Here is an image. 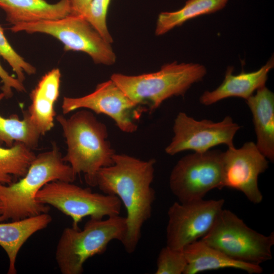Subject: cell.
<instances>
[{"mask_svg":"<svg viewBox=\"0 0 274 274\" xmlns=\"http://www.w3.org/2000/svg\"><path fill=\"white\" fill-rule=\"evenodd\" d=\"M2 211H3V205H2V202L0 200V215L2 214Z\"/></svg>","mask_w":274,"mask_h":274,"instance_id":"cell-28","label":"cell"},{"mask_svg":"<svg viewBox=\"0 0 274 274\" xmlns=\"http://www.w3.org/2000/svg\"><path fill=\"white\" fill-rule=\"evenodd\" d=\"M143 108L131 99L112 80L98 84L94 91L79 97H64L63 114L79 109H87L112 118L123 132L133 133L138 129L136 120Z\"/></svg>","mask_w":274,"mask_h":274,"instance_id":"cell-12","label":"cell"},{"mask_svg":"<svg viewBox=\"0 0 274 274\" xmlns=\"http://www.w3.org/2000/svg\"><path fill=\"white\" fill-rule=\"evenodd\" d=\"M206 73L202 65L174 62L164 64L156 72L136 76L115 73L111 79L133 101L140 106L147 105L152 113L167 98L184 96Z\"/></svg>","mask_w":274,"mask_h":274,"instance_id":"cell-4","label":"cell"},{"mask_svg":"<svg viewBox=\"0 0 274 274\" xmlns=\"http://www.w3.org/2000/svg\"><path fill=\"white\" fill-rule=\"evenodd\" d=\"M223 152L209 150L182 157L169 179L172 193L180 202L203 199L210 191L222 187Z\"/></svg>","mask_w":274,"mask_h":274,"instance_id":"cell-9","label":"cell"},{"mask_svg":"<svg viewBox=\"0 0 274 274\" xmlns=\"http://www.w3.org/2000/svg\"><path fill=\"white\" fill-rule=\"evenodd\" d=\"M76 176L71 166L63 160L56 145L51 150L36 155L26 174L19 181L7 185L0 184V200L3 205L0 222L48 213L50 209L49 206L36 199L39 191L53 181L73 183Z\"/></svg>","mask_w":274,"mask_h":274,"instance_id":"cell-2","label":"cell"},{"mask_svg":"<svg viewBox=\"0 0 274 274\" xmlns=\"http://www.w3.org/2000/svg\"><path fill=\"white\" fill-rule=\"evenodd\" d=\"M11 31L50 35L64 46L65 51H80L89 55L95 63L110 65L116 61L111 44L107 42L81 15L70 14L51 20L20 23L12 25Z\"/></svg>","mask_w":274,"mask_h":274,"instance_id":"cell-7","label":"cell"},{"mask_svg":"<svg viewBox=\"0 0 274 274\" xmlns=\"http://www.w3.org/2000/svg\"><path fill=\"white\" fill-rule=\"evenodd\" d=\"M113 163L97 173L95 186L105 194L115 195L126 210L127 230L122 244L133 253L141 237L144 223L151 217L155 192L151 187L156 160H142L125 154L115 153Z\"/></svg>","mask_w":274,"mask_h":274,"instance_id":"cell-1","label":"cell"},{"mask_svg":"<svg viewBox=\"0 0 274 274\" xmlns=\"http://www.w3.org/2000/svg\"><path fill=\"white\" fill-rule=\"evenodd\" d=\"M5 98L4 93H0V101ZM20 120L18 115L13 114L8 118L0 115V146L5 143L12 146L15 142H20L31 149L38 145L41 134L30 122L27 116Z\"/></svg>","mask_w":274,"mask_h":274,"instance_id":"cell-22","label":"cell"},{"mask_svg":"<svg viewBox=\"0 0 274 274\" xmlns=\"http://www.w3.org/2000/svg\"><path fill=\"white\" fill-rule=\"evenodd\" d=\"M268 167L267 159L253 142L242 147L228 148L223 152L222 187L243 193L254 204L260 203L262 194L258 185V178Z\"/></svg>","mask_w":274,"mask_h":274,"instance_id":"cell-13","label":"cell"},{"mask_svg":"<svg viewBox=\"0 0 274 274\" xmlns=\"http://www.w3.org/2000/svg\"><path fill=\"white\" fill-rule=\"evenodd\" d=\"M273 66L272 56L259 70L253 72L242 71L239 74L234 75L233 67L229 66L222 84L213 91L204 92L200 97L199 101L203 105L209 106L231 97H241L246 100L255 91L265 86L268 74Z\"/></svg>","mask_w":274,"mask_h":274,"instance_id":"cell-15","label":"cell"},{"mask_svg":"<svg viewBox=\"0 0 274 274\" xmlns=\"http://www.w3.org/2000/svg\"><path fill=\"white\" fill-rule=\"evenodd\" d=\"M72 14L84 16L92 0H69Z\"/></svg>","mask_w":274,"mask_h":274,"instance_id":"cell-27","label":"cell"},{"mask_svg":"<svg viewBox=\"0 0 274 274\" xmlns=\"http://www.w3.org/2000/svg\"><path fill=\"white\" fill-rule=\"evenodd\" d=\"M111 0H92L84 17L108 43L113 42L106 23L107 11Z\"/></svg>","mask_w":274,"mask_h":274,"instance_id":"cell-25","label":"cell"},{"mask_svg":"<svg viewBox=\"0 0 274 274\" xmlns=\"http://www.w3.org/2000/svg\"><path fill=\"white\" fill-rule=\"evenodd\" d=\"M36 199L71 218L74 228H79L78 224L86 217L103 219L120 215L122 204L115 195L93 192L89 188L59 180L46 184Z\"/></svg>","mask_w":274,"mask_h":274,"instance_id":"cell-8","label":"cell"},{"mask_svg":"<svg viewBox=\"0 0 274 274\" xmlns=\"http://www.w3.org/2000/svg\"><path fill=\"white\" fill-rule=\"evenodd\" d=\"M187 264L183 250H176L166 246L161 249L158 254L155 273H183Z\"/></svg>","mask_w":274,"mask_h":274,"instance_id":"cell-24","label":"cell"},{"mask_svg":"<svg viewBox=\"0 0 274 274\" xmlns=\"http://www.w3.org/2000/svg\"><path fill=\"white\" fill-rule=\"evenodd\" d=\"M183 251L187 263L183 274H196L226 268L238 269L250 274L263 271L260 265L233 260L200 239L186 246Z\"/></svg>","mask_w":274,"mask_h":274,"instance_id":"cell-18","label":"cell"},{"mask_svg":"<svg viewBox=\"0 0 274 274\" xmlns=\"http://www.w3.org/2000/svg\"><path fill=\"white\" fill-rule=\"evenodd\" d=\"M240 127L229 116L214 122L208 119L196 120L180 112L174 121V135L165 151L174 155L187 150L203 152L221 144L233 147L234 136Z\"/></svg>","mask_w":274,"mask_h":274,"instance_id":"cell-11","label":"cell"},{"mask_svg":"<svg viewBox=\"0 0 274 274\" xmlns=\"http://www.w3.org/2000/svg\"><path fill=\"white\" fill-rule=\"evenodd\" d=\"M246 102L251 112L257 138L256 144L261 153L274 161V94L265 86L256 90Z\"/></svg>","mask_w":274,"mask_h":274,"instance_id":"cell-16","label":"cell"},{"mask_svg":"<svg viewBox=\"0 0 274 274\" xmlns=\"http://www.w3.org/2000/svg\"><path fill=\"white\" fill-rule=\"evenodd\" d=\"M0 8L12 25L58 19L72 13L69 0H60L55 4L45 0H0Z\"/></svg>","mask_w":274,"mask_h":274,"instance_id":"cell-17","label":"cell"},{"mask_svg":"<svg viewBox=\"0 0 274 274\" xmlns=\"http://www.w3.org/2000/svg\"><path fill=\"white\" fill-rule=\"evenodd\" d=\"M227 2L228 0H188L184 6L178 11L159 14L155 35H162L189 19L220 10Z\"/></svg>","mask_w":274,"mask_h":274,"instance_id":"cell-20","label":"cell"},{"mask_svg":"<svg viewBox=\"0 0 274 274\" xmlns=\"http://www.w3.org/2000/svg\"><path fill=\"white\" fill-rule=\"evenodd\" d=\"M56 119L67 145L63 160L69 163L76 175L83 173L87 184L95 186L97 172L113 163L116 153L107 139L106 125L86 109L68 118L59 115Z\"/></svg>","mask_w":274,"mask_h":274,"instance_id":"cell-3","label":"cell"},{"mask_svg":"<svg viewBox=\"0 0 274 274\" xmlns=\"http://www.w3.org/2000/svg\"><path fill=\"white\" fill-rule=\"evenodd\" d=\"M127 230L125 217L120 215L107 219L90 218L83 229L65 228L58 241L55 259L62 274H81L90 257L104 253L113 240L121 243Z\"/></svg>","mask_w":274,"mask_h":274,"instance_id":"cell-5","label":"cell"},{"mask_svg":"<svg viewBox=\"0 0 274 274\" xmlns=\"http://www.w3.org/2000/svg\"><path fill=\"white\" fill-rule=\"evenodd\" d=\"M200 240L233 260L260 265L272 258L274 232L261 234L223 209L211 230Z\"/></svg>","mask_w":274,"mask_h":274,"instance_id":"cell-6","label":"cell"},{"mask_svg":"<svg viewBox=\"0 0 274 274\" xmlns=\"http://www.w3.org/2000/svg\"><path fill=\"white\" fill-rule=\"evenodd\" d=\"M52 220L51 216L43 213L11 222H0V246L9 258L8 274L17 273L16 258L24 244L34 233L46 228Z\"/></svg>","mask_w":274,"mask_h":274,"instance_id":"cell-19","label":"cell"},{"mask_svg":"<svg viewBox=\"0 0 274 274\" xmlns=\"http://www.w3.org/2000/svg\"><path fill=\"white\" fill-rule=\"evenodd\" d=\"M224 203L223 199L174 202L167 212L166 246L182 250L202 238L214 226Z\"/></svg>","mask_w":274,"mask_h":274,"instance_id":"cell-10","label":"cell"},{"mask_svg":"<svg viewBox=\"0 0 274 274\" xmlns=\"http://www.w3.org/2000/svg\"><path fill=\"white\" fill-rule=\"evenodd\" d=\"M0 78L3 82L1 88L5 98H10L13 95L12 89L23 92L25 91V88L23 84L17 79L11 75L3 68L0 63Z\"/></svg>","mask_w":274,"mask_h":274,"instance_id":"cell-26","label":"cell"},{"mask_svg":"<svg viewBox=\"0 0 274 274\" xmlns=\"http://www.w3.org/2000/svg\"><path fill=\"white\" fill-rule=\"evenodd\" d=\"M0 56H2L12 68L21 82L25 80L24 73L28 75L36 74V67L26 61L12 48L5 36L4 29L0 25Z\"/></svg>","mask_w":274,"mask_h":274,"instance_id":"cell-23","label":"cell"},{"mask_svg":"<svg viewBox=\"0 0 274 274\" xmlns=\"http://www.w3.org/2000/svg\"><path fill=\"white\" fill-rule=\"evenodd\" d=\"M61 73L54 68L44 75L30 93L31 104L25 114L41 135L54 126L55 104L59 96Z\"/></svg>","mask_w":274,"mask_h":274,"instance_id":"cell-14","label":"cell"},{"mask_svg":"<svg viewBox=\"0 0 274 274\" xmlns=\"http://www.w3.org/2000/svg\"><path fill=\"white\" fill-rule=\"evenodd\" d=\"M36 156L31 148L20 142L8 148L0 146V184L12 183L13 176H24Z\"/></svg>","mask_w":274,"mask_h":274,"instance_id":"cell-21","label":"cell"}]
</instances>
